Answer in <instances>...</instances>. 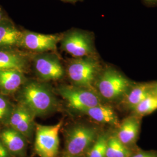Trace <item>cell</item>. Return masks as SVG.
Segmentation results:
<instances>
[{
	"instance_id": "cell-1",
	"label": "cell",
	"mask_w": 157,
	"mask_h": 157,
	"mask_svg": "<svg viewBox=\"0 0 157 157\" xmlns=\"http://www.w3.org/2000/svg\"><path fill=\"white\" fill-rule=\"evenodd\" d=\"M19 98L20 103L27 107L35 117L45 115L56 107V99L50 89L37 82L23 84Z\"/></svg>"
},
{
	"instance_id": "cell-2",
	"label": "cell",
	"mask_w": 157,
	"mask_h": 157,
	"mask_svg": "<svg viewBox=\"0 0 157 157\" xmlns=\"http://www.w3.org/2000/svg\"><path fill=\"white\" fill-rule=\"evenodd\" d=\"M67 72L75 86L89 89L101 73V64L95 56L75 58L69 62Z\"/></svg>"
},
{
	"instance_id": "cell-3",
	"label": "cell",
	"mask_w": 157,
	"mask_h": 157,
	"mask_svg": "<svg viewBox=\"0 0 157 157\" xmlns=\"http://www.w3.org/2000/svg\"><path fill=\"white\" fill-rule=\"evenodd\" d=\"M93 33L80 29H73L62 34L60 41L62 50L75 58L95 56Z\"/></svg>"
},
{
	"instance_id": "cell-4",
	"label": "cell",
	"mask_w": 157,
	"mask_h": 157,
	"mask_svg": "<svg viewBox=\"0 0 157 157\" xmlns=\"http://www.w3.org/2000/svg\"><path fill=\"white\" fill-rule=\"evenodd\" d=\"M62 122L54 125L36 124L34 151L39 157H56L59 149V133Z\"/></svg>"
},
{
	"instance_id": "cell-5",
	"label": "cell",
	"mask_w": 157,
	"mask_h": 157,
	"mask_svg": "<svg viewBox=\"0 0 157 157\" xmlns=\"http://www.w3.org/2000/svg\"><path fill=\"white\" fill-rule=\"evenodd\" d=\"M97 80L99 93L108 100H113L122 96L130 86L128 79L112 67H107L102 71Z\"/></svg>"
},
{
	"instance_id": "cell-6",
	"label": "cell",
	"mask_w": 157,
	"mask_h": 157,
	"mask_svg": "<svg viewBox=\"0 0 157 157\" xmlns=\"http://www.w3.org/2000/svg\"><path fill=\"white\" fill-rule=\"evenodd\" d=\"M95 129L79 125L69 129L65 140L67 155L80 157L89 150L96 140Z\"/></svg>"
},
{
	"instance_id": "cell-7",
	"label": "cell",
	"mask_w": 157,
	"mask_h": 157,
	"mask_svg": "<svg viewBox=\"0 0 157 157\" xmlns=\"http://www.w3.org/2000/svg\"><path fill=\"white\" fill-rule=\"evenodd\" d=\"M58 91L70 107L82 112L100 104L99 97L87 89L65 86L60 87Z\"/></svg>"
},
{
	"instance_id": "cell-8",
	"label": "cell",
	"mask_w": 157,
	"mask_h": 157,
	"mask_svg": "<svg viewBox=\"0 0 157 157\" xmlns=\"http://www.w3.org/2000/svg\"><path fill=\"white\" fill-rule=\"evenodd\" d=\"M62 36V34H45L24 30L19 47L40 54L53 51L56 50Z\"/></svg>"
},
{
	"instance_id": "cell-9",
	"label": "cell",
	"mask_w": 157,
	"mask_h": 157,
	"mask_svg": "<svg viewBox=\"0 0 157 157\" xmlns=\"http://www.w3.org/2000/svg\"><path fill=\"white\" fill-rule=\"evenodd\" d=\"M34 70L44 80H57L65 75V70L59 58L52 54L41 53L34 57Z\"/></svg>"
},
{
	"instance_id": "cell-10",
	"label": "cell",
	"mask_w": 157,
	"mask_h": 157,
	"mask_svg": "<svg viewBox=\"0 0 157 157\" xmlns=\"http://www.w3.org/2000/svg\"><path fill=\"white\" fill-rule=\"evenodd\" d=\"M34 118L35 116L27 107L19 103L13 107L6 123L10 128L21 133L26 139H30L33 133Z\"/></svg>"
},
{
	"instance_id": "cell-11",
	"label": "cell",
	"mask_w": 157,
	"mask_h": 157,
	"mask_svg": "<svg viewBox=\"0 0 157 157\" xmlns=\"http://www.w3.org/2000/svg\"><path fill=\"white\" fill-rule=\"evenodd\" d=\"M0 139L12 157H23L26 154L27 139L9 127L0 132Z\"/></svg>"
},
{
	"instance_id": "cell-12",
	"label": "cell",
	"mask_w": 157,
	"mask_h": 157,
	"mask_svg": "<svg viewBox=\"0 0 157 157\" xmlns=\"http://www.w3.org/2000/svg\"><path fill=\"white\" fill-rule=\"evenodd\" d=\"M22 31L9 17L0 22V50L15 49L19 46Z\"/></svg>"
},
{
	"instance_id": "cell-13",
	"label": "cell",
	"mask_w": 157,
	"mask_h": 157,
	"mask_svg": "<svg viewBox=\"0 0 157 157\" xmlns=\"http://www.w3.org/2000/svg\"><path fill=\"white\" fill-rule=\"evenodd\" d=\"M28 67L26 56L15 49L0 50V71L17 70L25 73Z\"/></svg>"
},
{
	"instance_id": "cell-14",
	"label": "cell",
	"mask_w": 157,
	"mask_h": 157,
	"mask_svg": "<svg viewBox=\"0 0 157 157\" xmlns=\"http://www.w3.org/2000/svg\"><path fill=\"white\" fill-rule=\"evenodd\" d=\"M24 73L17 70L0 71V92L2 95L15 93L25 83Z\"/></svg>"
},
{
	"instance_id": "cell-15",
	"label": "cell",
	"mask_w": 157,
	"mask_h": 157,
	"mask_svg": "<svg viewBox=\"0 0 157 157\" xmlns=\"http://www.w3.org/2000/svg\"><path fill=\"white\" fill-rule=\"evenodd\" d=\"M140 129V121L135 117L126 118L119 125L117 135L118 139L128 147L137 140Z\"/></svg>"
},
{
	"instance_id": "cell-16",
	"label": "cell",
	"mask_w": 157,
	"mask_h": 157,
	"mask_svg": "<svg viewBox=\"0 0 157 157\" xmlns=\"http://www.w3.org/2000/svg\"><path fill=\"white\" fill-rule=\"evenodd\" d=\"M95 121L102 124L118 125V117L111 107L99 104L83 112Z\"/></svg>"
},
{
	"instance_id": "cell-17",
	"label": "cell",
	"mask_w": 157,
	"mask_h": 157,
	"mask_svg": "<svg viewBox=\"0 0 157 157\" xmlns=\"http://www.w3.org/2000/svg\"><path fill=\"white\" fill-rule=\"evenodd\" d=\"M153 84H139L134 87L126 95L125 102L130 108H135L152 93Z\"/></svg>"
},
{
	"instance_id": "cell-18",
	"label": "cell",
	"mask_w": 157,
	"mask_h": 157,
	"mask_svg": "<svg viewBox=\"0 0 157 157\" xmlns=\"http://www.w3.org/2000/svg\"><path fill=\"white\" fill-rule=\"evenodd\" d=\"M107 157H131V152L128 147L124 145L117 136L108 138Z\"/></svg>"
},
{
	"instance_id": "cell-19",
	"label": "cell",
	"mask_w": 157,
	"mask_h": 157,
	"mask_svg": "<svg viewBox=\"0 0 157 157\" xmlns=\"http://www.w3.org/2000/svg\"><path fill=\"white\" fill-rule=\"evenodd\" d=\"M135 113L139 116H146L157 110V96L151 95L145 98L135 108Z\"/></svg>"
},
{
	"instance_id": "cell-20",
	"label": "cell",
	"mask_w": 157,
	"mask_h": 157,
	"mask_svg": "<svg viewBox=\"0 0 157 157\" xmlns=\"http://www.w3.org/2000/svg\"><path fill=\"white\" fill-rule=\"evenodd\" d=\"M108 137L106 135L99 136L88 152V157H107Z\"/></svg>"
},
{
	"instance_id": "cell-21",
	"label": "cell",
	"mask_w": 157,
	"mask_h": 157,
	"mask_svg": "<svg viewBox=\"0 0 157 157\" xmlns=\"http://www.w3.org/2000/svg\"><path fill=\"white\" fill-rule=\"evenodd\" d=\"M13 107L6 96L0 94V122H7Z\"/></svg>"
},
{
	"instance_id": "cell-22",
	"label": "cell",
	"mask_w": 157,
	"mask_h": 157,
	"mask_svg": "<svg viewBox=\"0 0 157 157\" xmlns=\"http://www.w3.org/2000/svg\"><path fill=\"white\" fill-rule=\"evenodd\" d=\"M131 157H157V153L150 151L139 152Z\"/></svg>"
},
{
	"instance_id": "cell-23",
	"label": "cell",
	"mask_w": 157,
	"mask_h": 157,
	"mask_svg": "<svg viewBox=\"0 0 157 157\" xmlns=\"http://www.w3.org/2000/svg\"><path fill=\"white\" fill-rule=\"evenodd\" d=\"M0 157H12L0 139Z\"/></svg>"
},
{
	"instance_id": "cell-24",
	"label": "cell",
	"mask_w": 157,
	"mask_h": 157,
	"mask_svg": "<svg viewBox=\"0 0 157 157\" xmlns=\"http://www.w3.org/2000/svg\"><path fill=\"white\" fill-rule=\"evenodd\" d=\"M144 4L148 6H157V0H142Z\"/></svg>"
},
{
	"instance_id": "cell-25",
	"label": "cell",
	"mask_w": 157,
	"mask_h": 157,
	"mask_svg": "<svg viewBox=\"0 0 157 157\" xmlns=\"http://www.w3.org/2000/svg\"><path fill=\"white\" fill-rule=\"evenodd\" d=\"M9 18L6 12L3 10V9L0 6V22Z\"/></svg>"
},
{
	"instance_id": "cell-26",
	"label": "cell",
	"mask_w": 157,
	"mask_h": 157,
	"mask_svg": "<svg viewBox=\"0 0 157 157\" xmlns=\"http://www.w3.org/2000/svg\"><path fill=\"white\" fill-rule=\"evenodd\" d=\"M152 93L153 94L157 96V83L156 84H153L152 87Z\"/></svg>"
},
{
	"instance_id": "cell-27",
	"label": "cell",
	"mask_w": 157,
	"mask_h": 157,
	"mask_svg": "<svg viewBox=\"0 0 157 157\" xmlns=\"http://www.w3.org/2000/svg\"><path fill=\"white\" fill-rule=\"evenodd\" d=\"M62 1H67V2H78V1H81L82 0H62Z\"/></svg>"
},
{
	"instance_id": "cell-28",
	"label": "cell",
	"mask_w": 157,
	"mask_h": 157,
	"mask_svg": "<svg viewBox=\"0 0 157 157\" xmlns=\"http://www.w3.org/2000/svg\"><path fill=\"white\" fill-rule=\"evenodd\" d=\"M64 157H77V156H73V155H67L66 156H65Z\"/></svg>"
}]
</instances>
